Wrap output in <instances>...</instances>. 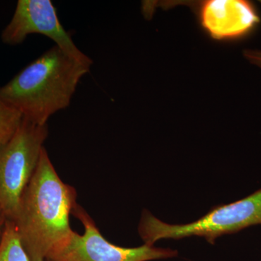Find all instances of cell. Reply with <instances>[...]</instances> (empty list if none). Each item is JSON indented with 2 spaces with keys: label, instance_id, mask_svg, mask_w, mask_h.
Instances as JSON below:
<instances>
[{
  "label": "cell",
  "instance_id": "1",
  "mask_svg": "<svg viewBox=\"0 0 261 261\" xmlns=\"http://www.w3.org/2000/svg\"><path fill=\"white\" fill-rule=\"evenodd\" d=\"M75 200V189L62 181L44 147L12 221L31 260L44 261L73 233L70 214Z\"/></svg>",
  "mask_w": 261,
  "mask_h": 261
},
{
  "label": "cell",
  "instance_id": "2",
  "mask_svg": "<svg viewBox=\"0 0 261 261\" xmlns=\"http://www.w3.org/2000/svg\"><path fill=\"white\" fill-rule=\"evenodd\" d=\"M89 69L55 45L0 87V96L25 119L44 126L53 114L70 106Z\"/></svg>",
  "mask_w": 261,
  "mask_h": 261
},
{
  "label": "cell",
  "instance_id": "3",
  "mask_svg": "<svg viewBox=\"0 0 261 261\" xmlns=\"http://www.w3.org/2000/svg\"><path fill=\"white\" fill-rule=\"evenodd\" d=\"M255 225H261V189L242 200L216 206L190 224H167L145 211L139 225V233L145 244L149 245H153L162 239L179 240L195 236L214 244L219 237Z\"/></svg>",
  "mask_w": 261,
  "mask_h": 261
},
{
  "label": "cell",
  "instance_id": "4",
  "mask_svg": "<svg viewBox=\"0 0 261 261\" xmlns=\"http://www.w3.org/2000/svg\"><path fill=\"white\" fill-rule=\"evenodd\" d=\"M47 136V124L39 126L23 118L11 140L0 148V206L10 221L37 169Z\"/></svg>",
  "mask_w": 261,
  "mask_h": 261
},
{
  "label": "cell",
  "instance_id": "5",
  "mask_svg": "<svg viewBox=\"0 0 261 261\" xmlns=\"http://www.w3.org/2000/svg\"><path fill=\"white\" fill-rule=\"evenodd\" d=\"M72 214L83 224L84 234L73 231L44 261H149L177 256L176 250L147 244L132 248L113 245L103 238L93 220L78 204Z\"/></svg>",
  "mask_w": 261,
  "mask_h": 261
},
{
  "label": "cell",
  "instance_id": "6",
  "mask_svg": "<svg viewBox=\"0 0 261 261\" xmlns=\"http://www.w3.org/2000/svg\"><path fill=\"white\" fill-rule=\"evenodd\" d=\"M39 34L51 39L67 56L90 68L93 63L72 40L61 25L50 0H19L13 18L2 33V40L9 45L24 42L29 35Z\"/></svg>",
  "mask_w": 261,
  "mask_h": 261
},
{
  "label": "cell",
  "instance_id": "7",
  "mask_svg": "<svg viewBox=\"0 0 261 261\" xmlns=\"http://www.w3.org/2000/svg\"><path fill=\"white\" fill-rule=\"evenodd\" d=\"M188 5L202 31L219 42L238 40L248 36L260 23L255 5L246 0L175 1Z\"/></svg>",
  "mask_w": 261,
  "mask_h": 261
},
{
  "label": "cell",
  "instance_id": "8",
  "mask_svg": "<svg viewBox=\"0 0 261 261\" xmlns=\"http://www.w3.org/2000/svg\"><path fill=\"white\" fill-rule=\"evenodd\" d=\"M0 261H32L21 243L14 223L7 220L0 243Z\"/></svg>",
  "mask_w": 261,
  "mask_h": 261
},
{
  "label": "cell",
  "instance_id": "9",
  "mask_svg": "<svg viewBox=\"0 0 261 261\" xmlns=\"http://www.w3.org/2000/svg\"><path fill=\"white\" fill-rule=\"evenodd\" d=\"M23 119L20 111L0 96V148L11 140Z\"/></svg>",
  "mask_w": 261,
  "mask_h": 261
},
{
  "label": "cell",
  "instance_id": "10",
  "mask_svg": "<svg viewBox=\"0 0 261 261\" xmlns=\"http://www.w3.org/2000/svg\"><path fill=\"white\" fill-rule=\"evenodd\" d=\"M244 57L251 63L261 68V51L245 49L243 51Z\"/></svg>",
  "mask_w": 261,
  "mask_h": 261
},
{
  "label": "cell",
  "instance_id": "11",
  "mask_svg": "<svg viewBox=\"0 0 261 261\" xmlns=\"http://www.w3.org/2000/svg\"><path fill=\"white\" fill-rule=\"evenodd\" d=\"M7 220L8 219H7L6 216H5L4 211H3L1 206H0V243H1L2 238H3V231H4Z\"/></svg>",
  "mask_w": 261,
  "mask_h": 261
}]
</instances>
